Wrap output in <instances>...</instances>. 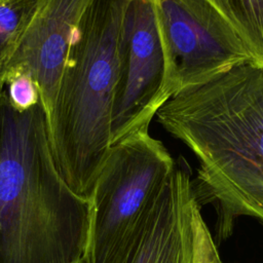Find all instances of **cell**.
<instances>
[{"label": "cell", "instance_id": "cell-7", "mask_svg": "<svg viewBox=\"0 0 263 263\" xmlns=\"http://www.w3.org/2000/svg\"><path fill=\"white\" fill-rule=\"evenodd\" d=\"M189 173L176 165L121 263H218Z\"/></svg>", "mask_w": 263, "mask_h": 263}, {"label": "cell", "instance_id": "cell-3", "mask_svg": "<svg viewBox=\"0 0 263 263\" xmlns=\"http://www.w3.org/2000/svg\"><path fill=\"white\" fill-rule=\"evenodd\" d=\"M125 0H95L71 41L47 125L55 166L68 187L89 199L112 146L117 39Z\"/></svg>", "mask_w": 263, "mask_h": 263}, {"label": "cell", "instance_id": "cell-13", "mask_svg": "<svg viewBox=\"0 0 263 263\" xmlns=\"http://www.w3.org/2000/svg\"><path fill=\"white\" fill-rule=\"evenodd\" d=\"M218 263H223V262H222V261H219V262H218Z\"/></svg>", "mask_w": 263, "mask_h": 263}, {"label": "cell", "instance_id": "cell-4", "mask_svg": "<svg viewBox=\"0 0 263 263\" xmlns=\"http://www.w3.org/2000/svg\"><path fill=\"white\" fill-rule=\"evenodd\" d=\"M176 165L148 129L111 146L89 198L85 263H121Z\"/></svg>", "mask_w": 263, "mask_h": 263}, {"label": "cell", "instance_id": "cell-1", "mask_svg": "<svg viewBox=\"0 0 263 263\" xmlns=\"http://www.w3.org/2000/svg\"><path fill=\"white\" fill-rule=\"evenodd\" d=\"M155 116L197 157L194 191L218 204L222 235L238 217L263 224V66L246 63L186 88Z\"/></svg>", "mask_w": 263, "mask_h": 263}, {"label": "cell", "instance_id": "cell-8", "mask_svg": "<svg viewBox=\"0 0 263 263\" xmlns=\"http://www.w3.org/2000/svg\"><path fill=\"white\" fill-rule=\"evenodd\" d=\"M95 0H38L24 40L5 78L27 72L36 81L40 103L49 124L74 34Z\"/></svg>", "mask_w": 263, "mask_h": 263}, {"label": "cell", "instance_id": "cell-5", "mask_svg": "<svg viewBox=\"0 0 263 263\" xmlns=\"http://www.w3.org/2000/svg\"><path fill=\"white\" fill-rule=\"evenodd\" d=\"M170 99L253 62L248 48L208 0H153Z\"/></svg>", "mask_w": 263, "mask_h": 263}, {"label": "cell", "instance_id": "cell-11", "mask_svg": "<svg viewBox=\"0 0 263 263\" xmlns=\"http://www.w3.org/2000/svg\"><path fill=\"white\" fill-rule=\"evenodd\" d=\"M7 97L11 106L18 112H25L40 103V96L36 81L27 72L9 74L5 78Z\"/></svg>", "mask_w": 263, "mask_h": 263}, {"label": "cell", "instance_id": "cell-6", "mask_svg": "<svg viewBox=\"0 0 263 263\" xmlns=\"http://www.w3.org/2000/svg\"><path fill=\"white\" fill-rule=\"evenodd\" d=\"M170 99L153 0H125L117 39L112 145L143 129Z\"/></svg>", "mask_w": 263, "mask_h": 263}, {"label": "cell", "instance_id": "cell-2", "mask_svg": "<svg viewBox=\"0 0 263 263\" xmlns=\"http://www.w3.org/2000/svg\"><path fill=\"white\" fill-rule=\"evenodd\" d=\"M90 200L62 179L41 103L18 112L0 90V263H77Z\"/></svg>", "mask_w": 263, "mask_h": 263}, {"label": "cell", "instance_id": "cell-9", "mask_svg": "<svg viewBox=\"0 0 263 263\" xmlns=\"http://www.w3.org/2000/svg\"><path fill=\"white\" fill-rule=\"evenodd\" d=\"M237 33L255 64L263 66V0H208Z\"/></svg>", "mask_w": 263, "mask_h": 263}, {"label": "cell", "instance_id": "cell-12", "mask_svg": "<svg viewBox=\"0 0 263 263\" xmlns=\"http://www.w3.org/2000/svg\"><path fill=\"white\" fill-rule=\"evenodd\" d=\"M77 263H85V262H84V260H82V261H80V262H77Z\"/></svg>", "mask_w": 263, "mask_h": 263}, {"label": "cell", "instance_id": "cell-10", "mask_svg": "<svg viewBox=\"0 0 263 263\" xmlns=\"http://www.w3.org/2000/svg\"><path fill=\"white\" fill-rule=\"evenodd\" d=\"M38 0H0V90L37 8Z\"/></svg>", "mask_w": 263, "mask_h": 263}]
</instances>
